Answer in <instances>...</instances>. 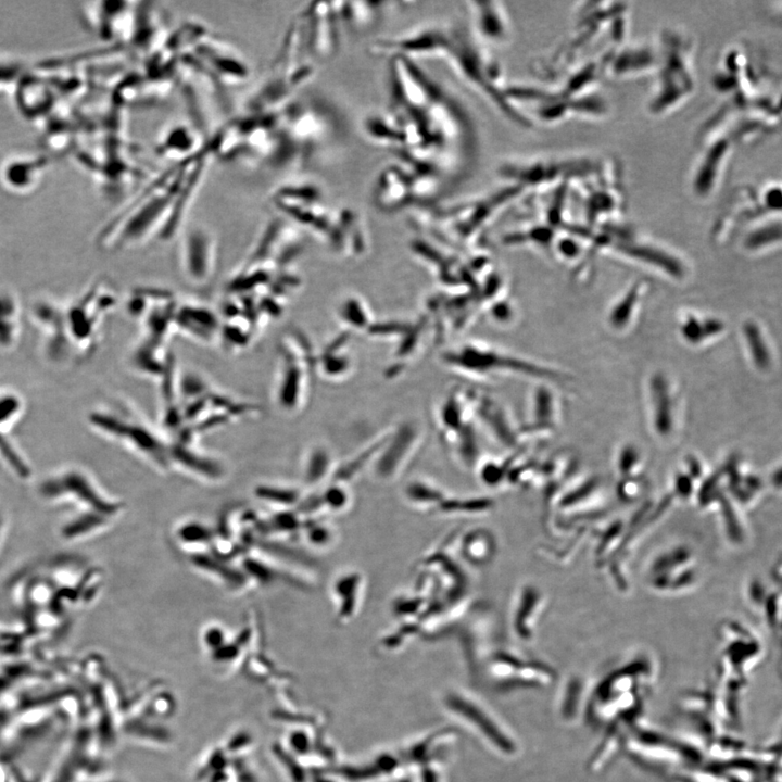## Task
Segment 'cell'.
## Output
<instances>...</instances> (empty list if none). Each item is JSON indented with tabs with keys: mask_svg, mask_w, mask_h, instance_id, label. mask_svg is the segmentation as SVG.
Listing matches in <instances>:
<instances>
[{
	"mask_svg": "<svg viewBox=\"0 0 782 782\" xmlns=\"http://www.w3.org/2000/svg\"><path fill=\"white\" fill-rule=\"evenodd\" d=\"M388 61L389 103L383 113L392 130L390 151L398 160L437 172L450 187L458 184L477 157L470 116L416 61Z\"/></svg>",
	"mask_w": 782,
	"mask_h": 782,
	"instance_id": "cell-1",
	"label": "cell"
},
{
	"mask_svg": "<svg viewBox=\"0 0 782 782\" xmlns=\"http://www.w3.org/2000/svg\"><path fill=\"white\" fill-rule=\"evenodd\" d=\"M206 149L180 161L151 182L102 229L101 244L138 247L152 237H169L182 222L186 206L202 176Z\"/></svg>",
	"mask_w": 782,
	"mask_h": 782,
	"instance_id": "cell-2",
	"label": "cell"
},
{
	"mask_svg": "<svg viewBox=\"0 0 782 782\" xmlns=\"http://www.w3.org/2000/svg\"><path fill=\"white\" fill-rule=\"evenodd\" d=\"M337 131L336 118L325 105L294 98L281 110L270 155L276 166H303L336 137Z\"/></svg>",
	"mask_w": 782,
	"mask_h": 782,
	"instance_id": "cell-3",
	"label": "cell"
},
{
	"mask_svg": "<svg viewBox=\"0 0 782 782\" xmlns=\"http://www.w3.org/2000/svg\"><path fill=\"white\" fill-rule=\"evenodd\" d=\"M444 63L506 117L520 125L528 124L508 96L499 64L470 28L453 27L452 43Z\"/></svg>",
	"mask_w": 782,
	"mask_h": 782,
	"instance_id": "cell-4",
	"label": "cell"
},
{
	"mask_svg": "<svg viewBox=\"0 0 782 782\" xmlns=\"http://www.w3.org/2000/svg\"><path fill=\"white\" fill-rule=\"evenodd\" d=\"M272 203L297 224L316 232L337 231L341 209H333L323 188L311 180L294 179L278 185L270 194Z\"/></svg>",
	"mask_w": 782,
	"mask_h": 782,
	"instance_id": "cell-5",
	"label": "cell"
},
{
	"mask_svg": "<svg viewBox=\"0 0 782 782\" xmlns=\"http://www.w3.org/2000/svg\"><path fill=\"white\" fill-rule=\"evenodd\" d=\"M295 23L304 51L317 66L337 55L342 26L338 1L311 3L300 13Z\"/></svg>",
	"mask_w": 782,
	"mask_h": 782,
	"instance_id": "cell-6",
	"label": "cell"
},
{
	"mask_svg": "<svg viewBox=\"0 0 782 782\" xmlns=\"http://www.w3.org/2000/svg\"><path fill=\"white\" fill-rule=\"evenodd\" d=\"M373 201L379 210L386 212L421 206L420 185L416 173L399 160L386 165L374 184Z\"/></svg>",
	"mask_w": 782,
	"mask_h": 782,
	"instance_id": "cell-7",
	"label": "cell"
},
{
	"mask_svg": "<svg viewBox=\"0 0 782 782\" xmlns=\"http://www.w3.org/2000/svg\"><path fill=\"white\" fill-rule=\"evenodd\" d=\"M131 2L100 1L86 3L83 16L86 25L102 39H117L131 36L135 28L136 10Z\"/></svg>",
	"mask_w": 782,
	"mask_h": 782,
	"instance_id": "cell-8",
	"label": "cell"
},
{
	"mask_svg": "<svg viewBox=\"0 0 782 782\" xmlns=\"http://www.w3.org/2000/svg\"><path fill=\"white\" fill-rule=\"evenodd\" d=\"M216 242L212 234L201 227L188 229L180 242V263L186 276L193 282H205L215 268Z\"/></svg>",
	"mask_w": 782,
	"mask_h": 782,
	"instance_id": "cell-9",
	"label": "cell"
},
{
	"mask_svg": "<svg viewBox=\"0 0 782 782\" xmlns=\"http://www.w3.org/2000/svg\"><path fill=\"white\" fill-rule=\"evenodd\" d=\"M470 30L483 45H501L510 35L506 10L496 1H468Z\"/></svg>",
	"mask_w": 782,
	"mask_h": 782,
	"instance_id": "cell-10",
	"label": "cell"
},
{
	"mask_svg": "<svg viewBox=\"0 0 782 782\" xmlns=\"http://www.w3.org/2000/svg\"><path fill=\"white\" fill-rule=\"evenodd\" d=\"M47 166V159L43 155L11 156L0 167V181L10 192L27 193L36 189Z\"/></svg>",
	"mask_w": 782,
	"mask_h": 782,
	"instance_id": "cell-11",
	"label": "cell"
},
{
	"mask_svg": "<svg viewBox=\"0 0 782 782\" xmlns=\"http://www.w3.org/2000/svg\"><path fill=\"white\" fill-rule=\"evenodd\" d=\"M386 2L338 1L341 25L353 33L371 29L379 21Z\"/></svg>",
	"mask_w": 782,
	"mask_h": 782,
	"instance_id": "cell-12",
	"label": "cell"
},
{
	"mask_svg": "<svg viewBox=\"0 0 782 782\" xmlns=\"http://www.w3.org/2000/svg\"><path fill=\"white\" fill-rule=\"evenodd\" d=\"M17 306L15 300L7 293L0 292V345H10L18 328Z\"/></svg>",
	"mask_w": 782,
	"mask_h": 782,
	"instance_id": "cell-13",
	"label": "cell"
},
{
	"mask_svg": "<svg viewBox=\"0 0 782 782\" xmlns=\"http://www.w3.org/2000/svg\"><path fill=\"white\" fill-rule=\"evenodd\" d=\"M25 70L26 64L17 58L0 54V90H14L26 75Z\"/></svg>",
	"mask_w": 782,
	"mask_h": 782,
	"instance_id": "cell-14",
	"label": "cell"
},
{
	"mask_svg": "<svg viewBox=\"0 0 782 782\" xmlns=\"http://www.w3.org/2000/svg\"><path fill=\"white\" fill-rule=\"evenodd\" d=\"M361 578L358 575H348L340 580L338 579L335 590L337 596H341L343 600L340 603V613L338 614L341 618H349L353 614V603L350 598H355V592L360 589Z\"/></svg>",
	"mask_w": 782,
	"mask_h": 782,
	"instance_id": "cell-15",
	"label": "cell"
},
{
	"mask_svg": "<svg viewBox=\"0 0 782 782\" xmlns=\"http://www.w3.org/2000/svg\"><path fill=\"white\" fill-rule=\"evenodd\" d=\"M744 335L755 364L759 368H767L770 364V355L758 328L754 324H746Z\"/></svg>",
	"mask_w": 782,
	"mask_h": 782,
	"instance_id": "cell-16",
	"label": "cell"
},
{
	"mask_svg": "<svg viewBox=\"0 0 782 782\" xmlns=\"http://www.w3.org/2000/svg\"><path fill=\"white\" fill-rule=\"evenodd\" d=\"M325 502L330 508L340 509L346 505L348 497L341 487L328 489L324 495Z\"/></svg>",
	"mask_w": 782,
	"mask_h": 782,
	"instance_id": "cell-17",
	"label": "cell"
},
{
	"mask_svg": "<svg viewBox=\"0 0 782 782\" xmlns=\"http://www.w3.org/2000/svg\"><path fill=\"white\" fill-rule=\"evenodd\" d=\"M311 540L315 543L326 545L331 540V532L326 526L316 527L311 534Z\"/></svg>",
	"mask_w": 782,
	"mask_h": 782,
	"instance_id": "cell-18",
	"label": "cell"
},
{
	"mask_svg": "<svg viewBox=\"0 0 782 782\" xmlns=\"http://www.w3.org/2000/svg\"><path fill=\"white\" fill-rule=\"evenodd\" d=\"M9 530V518L7 513L3 510L2 507H0V553L3 547L5 538L8 535Z\"/></svg>",
	"mask_w": 782,
	"mask_h": 782,
	"instance_id": "cell-19",
	"label": "cell"
}]
</instances>
